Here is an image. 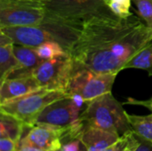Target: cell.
Wrapping results in <instances>:
<instances>
[{"instance_id": "2e32d148", "label": "cell", "mask_w": 152, "mask_h": 151, "mask_svg": "<svg viewBox=\"0 0 152 151\" xmlns=\"http://www.w3.org/2000/svg\"><path fill=\"white\" fill-rule=\"evenodd\" d=\"M133 131L141 138L152 142V114L148 116L127 115Z\"/></svg>"}, {"instance_id": "30bf717a", "label": "cell", "mask_w": 152, "mask_h": 151, "mask_svg": "<svg viewBox=\"0 0 152 151\" xmlns=\"http://www.w3.org/2000/svg\"><path fill=\"white\" fill-rule=\"evenodd\" d=\"M27 133L21 140L44 151H59L62 144L61 140L69 131L57 129L44 125H35L26 127Z\"/></svg>"}, {"instance_id": "e0dca14e", "label": "cell", "mask_w": 152, "mask_h": 151, "mask_svg": "<svg viewBox=\"0 0 152 151\" xmlns=\"http://www.w3.org/2000/svg\"><path fill=\"white\" fill-rule=\"evenodd\" d=\"M140 69L146 70L152 77V42L136 53L125 66V69Z\"/></svg>"}, {"instance_id": "d6986e66", "label": "cell", "mask_w": 152, "mask_h": 151, "mask_svg": "<svg viewBox=\"0 0 152 151\" xmlns=\"http://www.w3.org/2000/svg\"><path fill=\"white\" fill-rule=\"evenodd\" d=\"M139 17L152 30V0H132Z\"/></svg>"}, {"instance_id": "ba28073f", "label": "cell", "mask_w": 152, "mask_h": 151, "mask_svg": "<svg viewBox=\"0 0 152 151\" xmlns=\"http://www.w3.org/2000/svg\"><path fill=\"white\" fill-rule=\"evenodd\" d=\"M84 100L77 95H67L48 105L39 115L35 125H44L69 131L79 122Z\"/></svg>"}, {"instance_id": "ffe728a7", "label": "cell", "mask_w": 152, "mask_h": 151, "mask_svg": "<svg viewBox=\"0 0 152 151\" xmlns=\"http://www.w3.org/2000/svg\"><path fill=\"white\" fill-rule=\"evenodd\" d=\"M111 12L119 18H128L133 13L130 12L132 0H103Z\"/></svg>"}, {"instance_id": "5b68a950", "label": "cell", "mask_w": 152, "mask_h": 151, "mask_svg": "<svg viewBox=\"0 0 152 151\" xmlns=\"http://www.w3.org/2000/svg\"><path fill=\"white\" fill-rule=\"evenodd\" d=\"M45 5L48 15L81 26L96 17L116 16L103 0H50Z\"/></svg>"}, {"instance_id": "8992f818", "label": "cell", "mask_w": 152, "mask_h": 151, "mask_svg": "<svg viewBox=\"0 0 152 151\" xmlns=\"http://www.w3.org/2000/svg\"><path fill=\"white\" fill-rule=\"evenodd\" d=\"M117 73H99L86 68H73L66 93L81 97L86 103L102 94L111 93Z\"/></svg>"}, {"instance_id": "8fae6325", "label": "cell", "mask_w": 152, "mask_h": 151, "mask_svg": "<svg viewBox=\"0 0 152 151\" xmlns=\"http://www.w3.org/2000/svg\"><path fill=\"white\" fill-rule=\"evenodd\" d=\"M39 89L42 88L33 75L5 78L0 82V104Z\"/></svg>"}, {"instance_id": "4fadbf2b", "label": "cell", "mask_w": 152, "mask_h": 151, "mask_svg": "<svg viewBox=\"0 0 152 151\" xmlns=\"http://www.w3.org/2000/svg\"><path fill=\"white\" fill-rule=\"evenodd\" d=\"M14 53L20 62V68L13 71L8 77L30 76L33 74V71L44 61L38 56L35 47L14 44Z\"/></svg>"}, {"instance_id": "9c48e42d", "label": "cell", "mask_w": 152, "mask_h": 151, "mask_svg": "<svg viewBox=\"0 0 152 151\" xmlns=\"http://www.w3.org/2000/svg\"><path fill=\"white\" fill-rule=\"evenodd\" d=\"M73 68V60L69 53H67L44 61L33 71L32 75L41 88L66 92Z\"/></svg>"}, {"instance_id": "484cf974", "label": "cell", "mask_w": 152, "mask_h": 151, "mask_svg": "<svg viewBox=\"0 0 152 151\" xmlns=\"http://www.w3.org/2000/svg\"><path fill=\"white\" fill-rule=\"evenodd\" d=\"M139 146L135 151H152V142L139 136Z\"/></svg>"}, {"instance_id": "52a82bcc", "label": "cell", "mask_w": 152, "mask_h": 151, "mask_svg": "<svg viewBox=\"0 0 152 151\" xmlns=\"http://www.w3.org/2000/svg\"><path fill=\"white\" fill-rule=\"evenodd\" d=\"M46 14L42 0H0V28L38 25Z\"/></svg>"}, {"instance_id": "ac0fdd59", "label": "cell", "mask_w": 152, "mask_h": 151, "mask_svg": "<svg viewBox=\"0 0 152 151\" xmlns=\"http://www.w3.org/2000/svg\"><path fill=\"white\" fill-rule=\"evenodd\" d=\"M35 48L38 56L43 61L53 59L68 53L64 47L57 42H45Z\"/></svg>"}, {"instance_id": "5bb4252c", "label": "cell", "mask_w": 152, "mask_h": 151, "mask_svg": "<svg viewBox=\"0 0 152 151\" xmlns=\"http://www.w3.org/2000/svg\"><path fill=\"white\" fill-rule=\"evenodd\" d=\"M20 68V62L14 53V43L0 31V82Z\"/></svg>"}, {"instance_id": "277c9868", "label": "cell", "mask_w": 152, "mask_h": 151, "mask_svg": "<svg viewBox=\"0 0 152 151\" xmlns=\"http://www.w3.org/2000/svg\"><path fill=\"white\" fill-rule=\"evenodd\" d=\"M67 95L63 91L42 88L0 104V112L18 118L26 127H31L48 105Z\"/></svg>"}, {"instance_id": "4316f807", "label": "cell", "mask_w": 152, "mask_h": 151, "mask_svg": "<svg viewBox=\"0 0 152 151\" xmlns=\"http://www.w3.org/2000/svg\"><path fill=\"white\" fill-rule=\"evenodd\" d=\"M43 2H45V3H47V2H49L50 0H42Z\"/></svg>"}, {"instance_id": "7402d4cb", "label": "cell", "mask_w": 152, "mask_h": 151, "mask_svg": "<svg viewBox=\"0 0 152 151\" xmlns=\"http://www.w3.org/2000/svg\"><path fill=\"white\" fill-rule=\"evenodd\" d=\"M130 132H131V131H130ZM130 132H128V133H125L124 135H122L117 142H115L114 144H112L111 146H110L109 148H107L106 150H104L103 151H121L122 150L124 149V147L126 146V144L127 141H128Z\"/></svg>"}, {"instance_id": "cb8c5ba5", "label": "cell", "mask_w": 152, "mask_h": 151, "mask_svg": "<svg viewBox=\"0 0 152 151\" xmlns=\"http://www.w3.org/2000/svg\"><path fill=\"white\" fill-rule=\"evenodd\" d=\"M126 103V104H128V103L129 104H134V105H142V106L146 107L147 109H151L152 111V97L148 101H137V100L129 98Z\"/></svg>"}, {"instance_id": "d4e9b609", "label": "cell", "mask_w": 152, "mask_h": 151, "mask_svg": "<svg viewBox=\"0 0 152 151\" xmlns=\"http://www.w3.org/2000/svg\"><path fill=\"white\" fill-rule=\"evenodd\" d=\"M17 151H44L40 149H37L36 147H34L33 145L24 142L23 140H20V142H19L18 145V150Z\"/></svg>"}, {"instance_id": "7a4b0ae2", "label": "cell", "mask_w": 152, "mask_h": 151, "mask_svg": "<svg viewBox=\"0 0 152 151\" xmlns=\"http://www.w3.org/2000/svg\"><path fill=\"white\" fill-rule=\"evenodd\" d=\"M83 26L73 24L46 14L45 20L35 26H16L0 28L14 44L37 47L45 42H57L69 53L79 37Z\"/></svg>"}, {"instance_id": "603a6c76", "label": "cell", "mask_w": 152, "mask_h": 151, "mask_svg": "<svg viewBox=\"0 0 152 151\" xmlns=\"http://www.w3.org/2000/svg\"><path fill=\"white\" fill-rule=\"evenodd\" d=\"M18 143L8 138H0V151H17Z\"/></svg>"}, {"instance_id": "3957f363", "label": "cell", "mask_w": 152, "mask_h": 151, "mask_svg": "<svg viewBox=\"0 0 152 151\" xmlns=\"http://www.w3.org/2000/svg\"><path fill=\"white\" fill-rule=\"evenodd\" d=\"M127 113L111 93L102 94L86 103L79 119L84 126L94 127L119 134L133 131Z\"/></svg>"}, {"instance_id": "9a60e30c", "label": "cell", "mask_w": 152, "mask_h": 151, "mask_svg": "<svg viewBox=\"0 0 152 151\" xmlns=\"http://www.w3.org/2000/svg\"><path fill=\"white\" fill-rule=\"evenodd\" d=\"M25 130V125L18 118L0 112V138H8L19 144Z\"/></svg>"}, {"instance_id": "7c38bea8", "label": "cell", "mask_w": 152, "mask_h": 151, "mask_svg": "<svg viewBox=\"0 0 152 151\" xmlns=\"http://www.w3.org/2000/svg\"><path fill=\"white\" fill-rule=\"evenodd\" d=\"M120 137L115 133L84 125L80 133V139L88 151H103L117 142Z\"/></svg>"}, {"instance_id": "6da1fadb", "label": "cell", "mask_w": 152, "mask_h": 151, "mask_svg": "<svg viewBox=\"0 0 152 151\" xmlns=\"http://www.w3.org/2000/svg\"><path fill=\"white\" fill-rule=\"evenodd\" d=\"M152 42V30L136 16L128 18L102 16L83 26L82 32L69 51L75 68L99 73H117Z\"/></svg>"}, {"instance_id": "44dd1931", "label": "cell", "mask_w": 152, "mask_h": 151, "mask_svg": "<svg viewBox=\"0 0 152 151\" xmlns=\"http://www.w3.org/2000/svg\"><path fill=\"white\" fill-rule=\"evenodd\" d=\"M139 143H140L139 136L134 131H131L129 133L128 141L126 146L124 147V149L121 151H135L139 146Z\"/></svg>"}]
</instances>
